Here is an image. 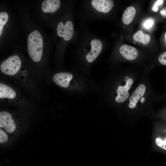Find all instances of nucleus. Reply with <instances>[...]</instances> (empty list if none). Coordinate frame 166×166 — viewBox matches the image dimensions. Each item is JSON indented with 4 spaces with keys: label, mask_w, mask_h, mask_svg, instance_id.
I'll list each match as a JSON object with an SVG mask.
<instances>
[{
    "label": "nucleus",
    "mask_w": 166,
    "mask_h": 166,
    "mask_svg": "<svg viewBox=\"0 0 166 166\" xmlns=\"http://www.w3.org/2000/svg\"><path fill=\"white\" fill-rule=\"evenodd\" d=\"M104 39L92 33L86 24L80 23L77 29L74 52L82 61L87 64L93 63L105 48Z\"/></svg>",
    "instance_id": "1"
},
{
    "label": "nucleus",
    "mask_w": 166,
    "mask_h": 166,
    "mask_svg": "<svg viewBox=\"0 0 166 166\" xmlns=\"http://www.w3.org/2000/svg\"><path fill=\"white\" fill-rule=\"evenodd\" d=\"M78 2L69 0L54 28L53 39L57 51L64 52L70 42L74 43L77 34L74 25V8Z\"/></svg>",
    "instance_id": "2"
},
{
    "label": "nucleus",
    "mask_w": 166,
    "mask_h": 166,
    "mask_svg": "<svg viewBox=\"0 0 166 166\" xmlns=\"http://www.w3.org/2000/svg\"><path fill=\"white\" fill-rule=\"evenodd\" d=\"M115 6L113 0H84L75 14L80 23L101 21L106 18Z\"/></svg>",
    "instance_id": "3"
},
{
    "label": "nucleus",
    "mask_w": 166,
    "mask_h": 166,
    "mask_svg": "<svg viewBox=\"0 0 166 166\" xmlns=\"http://www.w3.org/2000/svg\"><path fill=\"white\" fill-rule=\"evenodd\" d=\"M44 40L40 32L37 30L31 31L27 39L28 54L34 61L38 62L41 59L43 51Z\"/></svg>",
    "instance_id": "4"
},
{
    "label": "nucleus",
    "mask_w": 166,
    "mask_h": 166,
    "mask_svg": "<svg viewBox=\"0 0 166 166\" xmlns=\"http://www.w3.org/2000/svg\"><path fill=\"white\" fill-rule=\"evenodd\" d=\"M21 65V61L18 55L11 56L3 61L0 65V69L4 73L13 75L17 73Z\"/></svg>",
    "instance_id": "5"
},
{
    "label": "nucleus",
    "mask_w": 166,
    "mask_h": 166,
    "mask_svg": "<svg viewBox=\"0 0 166 166\" xmlns=\"http://www.w3.org/2000/svg\"><path fill=\"white\" fill-rule=\"evenodd\" d=\"M0 127L4 128L9 133L14 131L16 128L15 124L9 113L4 111L0 112Z\"/></svg>",
    "instance_id": "6"
},
{
    "label": "nucleus",
    "mask_w": 166,
    "mask_h": 166,
    "mask_svg": "<svg viewBox=\"0 0 166 166\" xmlns=\"http://www.w3.org/2000/svg\"><path fill=\"white\" fill-rule=\"evenodd\" d=\"M133 82V79L129 78L126 81L124 86L120 85L118 87L117 90V95L115 98V100L117 102H123L129 97V94L128 90L130 89Z\"/></svg>",
    "instance_id": "7"
},
{
    "label": "nucleus",
    "mask_w": 166,
    "mask_h": 166,
    "mask_svg": "<svg viewBox=\"0 0 166 166\" xmlns=\"http://www.w3.org/2000/svg\"><path fill=\"white\" fill-rule=\"evenodd\" d=\"M73 77V74L68 72H61L55 74L53 80L57 85L63 88H67Z\"/></svg>",
    "instance_id": "8"
},
{
    "label": "nucleus",
    "mask_w": 166,
    "mask_h": 166,
    "mask_svg": "<svg viewBox=\"0 0 166 166\" xmlns=\"http://www.w3.org/2000/svg\"><path fill=\"white\" fill-rule=\"evenodd\" d=\"M120 54L124 58L128 60L135 59L137 56L138 51L133 46L127 45L120 46L118 49Z\"/></svg>",
    "instance_id": "9"
},
{
    "label": "nucleus",
    "mask_w": 166,
    "mask_h": 166,
    "mask_svg": "<svg viewBox=\"0 0 166 166\" xmlns=\"http://www.w3.org/2000/svg\"><path fill=\"white\" fill-rule=\"evenodd\" d=\"M146 90V87L143 84L138 86L129 99V107L131 109L135 108L140 98L143 96Z\"/></svg>",
    "instance_id": "10"
},
{
    "label": "nucleus",
    "mask_w": 166,
    "mask_h": 166,
    "mask_svg": "<svg viewBox=\"0 0 166 166\" xmlns=\"http://www.w3.org/2000/svg\"><path fill=\"white\" fill-rule=\"evenodd\" d=\"M16 96L15 91L10 87L4 84L0 83V98H14Z\"/></svg>",
    "instance_id": "11"
},
{
    "label": "nucleus",
    "mask_w": 166,
    "mask_h": 166,
    "mask_svg": "<svg viewBox=\"0 0 166 166\" xmlns=\"http://www.w3.org/2000/svg\"><path fill=\"white\" fill-rule=\"evenodd\" d=\"M136 13L135 8L132 6L128 7L124 11L122 17V21L124 24H129L134 18Z\"/></svg>",
    "instance_id": "12"
},
{
    "label": "nucleus",
    "mask_w": 166,
    "mask_h": 166,
    "mask_svg": "<svg viewBox=\"0 0 166 166\" xmlns=\"http://www.w3.org/2000/svg\"><path fill=\"white\" fill-rule=\"evenodd\" d=\"M134 40L144 45L148 44L150 42V37L149 35L144 34L141 30H139L133 36Z\"/></svg>",
    "instance_id": "13"
},
{
    "label": "nucleus",
    "mask_w": 166,
    "mask_h": 166,
    "mask_svg": "<svg viewBox=\"0 0 166 166\" xmlns=\"http://www.w3.org/2000/svg\"><path fill=\"white\" fill-rule=\"evenodd\" d=\"M9 16L8 13L4 11L0 12V37L2 36L5 28L9 21Z\"/></svg>",
    "instance_id": "14"
},
{
    "label": "nucleus",
    "mask_w": 166,
    "mask_h": 166,
    "mask_svg": "<svg viewBox=\"0 0 166 166\" xmlns=\"http://www.w3.org/2000/svg\"><path fill=\"white\" fill-rule=\"evenodd\" d=\"M154 23V20L153 18H148L143 21L142 26L145 29L149 30L152 27Z\"/></svg>",
    "instance_id": "15"
},
{
    "label": "nucleus",
    "mask_w": 166,
    "mask_h": 166,
    "mask_svg": "<svg viewBox=\"0 0 166 166\" xmlns=\"http://www.w3.org/2000/svg\"><path fill=\"white\" fill-rule=\"evenodd\" d=\"M155 141L156 144L158 147L166 150V137L164 139L157 137L155 139Z\"/></svg>",
    "instance_id": "16"
},
{
    "label": "nucleus",
    "mask_w": 166,
    "mask_h": 166,
    "mask_svg": "<svg viewBox=\"0 0 166 166\" xmlns=\"http://www.w3.org/2000/svg\"><path fill=\"white\" fill-rule=\"evenodd\" d=\"M158 59L160 64L166 65V51L162 53L159 55Z\"/></svg>",
    "instance_id": "17"
},
{
    "label": "nucleus",
    "mask_w": 166,
    "mask_h": 166,
    "mask_svg": "<svg viewBox=\"0 0 166 166\" xmlns=\"http://www.w3.org/2000/svg\"><path fill=\"white\" fill-rule=\"evenodd\" d=\"M8 139L6 134L2 130H0V143H2L6 142Z\"/></svg>",
    "instance_id": "18"
},
{
    "label": "nucleus",
    "mask_w": 166,
    "mask_h": 166,
    "mask_svg": "<svg viewBox=\"0 0 166 166\" xmlns=\"http://www.w3.org/2000/svg\"><path fill=\"white\" fill-rule=\"evenodd\" d=\"M160 14L162 16L166 17V7H164L160 10Z\"/></svg>",
    "instance_id": "19"
},
{
    "label": "nucleus",
    "mask_w": 166,
    "mask_h": 166,
    "mask_svg": "<svg viewBox=\"0 0 166 166\" xmlns=\"http://www.w3.org/2000/svg\"><path fill=\"white\" fill-rule=\"evenodd\" d=\"M164 2V0H158L155 3V4L157 6H160L163 4Z\"/></svg>",
    "instance_id": "20"
},
{
    "label": "nucleus",
    "mask_w": 166,
    "mask_h": 166,
    "mask_svg": "<svg viewBox=\"0 0 166 166\" xmlns=\"http://www.w3.org/2000/svg\"><path fill=\"white\" fill-rule=\"evenodd\" d=\"M158 6L155 4H154L152 8V10L155 12H157L158 10Z\"/></svg>",
    "instance_id": "21"
},
{
    "label": "nucleus",
    "mask_w": 166,
    "mask_h": 166,
    "mask_svg": "<svg viewBox=\"0 0 166 166\" xmlns=\"http://www.w3.org/2000/svg\"><path fill=\"white\" fill-rule=\"evenodd\" d=\"M145 101V98L144 97H142L140 100L141 102L142 103Z\"/></svg>",
    "instance_id": "22"
},
{
    "label": "nucleus",
    "mask_w": 166,
    "mask_h": 166,
    "mask_svg": "<svg viewBox=\"0 0 166 166\" xmlns=\"http://www.w3.org/2000/svg\"><path fill=\"white\" fill-rule=\"evenodd\" d=\"M129 77L128 76H126L125 77L124 81L126 82L129 80Z\"/></svg>",
    "instance_id": "23"
},
{
    "label": "nucleus",
    "mask_w": 166,
    "mask_h": 166,
    "mask_svg": "<svg viewBox=\"0 0 166 166\" xmlns=\"http://www.w3.org/2000/svg\"><path fill=\"white\" fill-rule=\"evenodd\" d=\"M164 39L165 43L166 45V32L165 33L164 35Z\"/></svg>",
    "instance_id": "24"
}]
</instances>
